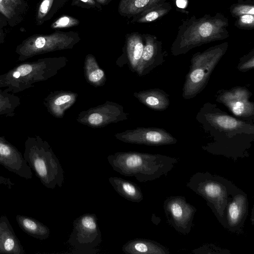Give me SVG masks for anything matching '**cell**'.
Here are the masks:
<instances>
[{"label": "cell", "instance_id": "6da1fadb", "mask_svg": "<svg viewBox=\"0 0 254 254\" xmlns=\"http://www.w3.org/2000/svg\"><path fill=\"white\" fill-rule=\"evenodd\" d=\"M228 25L227 18L220 13L199 18L192 16L179 26L171 49L172 55L185 54L201 45L226 39L229 36Z\"/></svg>", "mask_w": 254, "mask_h": 254}, {"label": "cell", "instance_id": "7a4b0ae2", "mask_svg": "<svg viewBox=\"0 0 254 254\" xmlns=\"http://www.w3.org/2000/svg\"><path fill=\"white\" fill-rule=\"evenodd\" d=\"M113 170L126 177H135L140 183L167 175L178 162L175 158L135 151L117 152L108 156Z\"/></svg>", "mask_w": 254, "mask_h": 254}, {"label": "cell", "instance_id": "3957f363", "mask_svg": "<svg viewBox=\"0 0 254 254\" xmlns=\"http://www.w3.org/2000/svg\"><path fill=\"white\" fill-rule=\"evenodd\" d=\"M66 63L64 57L46 58L18 64L0 74V88L13 94L20 92L53 77Z\"/></svg>", "mask_w": 254, "mask_h": 254}, {"label": "cell", "instance_id": "277c9868", "mask_svg": "<svg viewBox=\"0 0 254 254\" xmlns=\"http://www.w3.org/2000/svg\"><path fill=\"white\" fill-rule=\"evenodd\" d=\"M23 156L42 185L48 189L62 187L64 181L62 166L47 141L40 136H28Z\"/></svg>", "mask_w": 254, "mask_h": 254}, {"label": "cell", "instance_id": "5b68a950", "mask_svg": "<svg viewBox=\"0 0 254 254\" xmlns=\"http://www.w3.org/2000/svg\"><path fill=\"white\" fill-rule=\"evenodd\" d=\"M187 186L207 201L217 219L225 227V210L230 196L240 190L227 179L207 173H196Z\"/></svg>", "mask_w": 254, "mask_h": 254}, {"label": "cell", "instance_id": "8992f818", "mask_svg": "<svg viewBox=\"0 0 254 254\" xmlns=\"http://www.w3.org/2000/svg\"><path fill=\"white\" fill-rule=\"evenodd\" d=\"M228 45V43L225 42L192 56L183 88L184 99L195 97L204 88L212 72L226 52Z\"/></svg>", "mask_w": 254, "mask_h": 254}, {"label": "cell", "instance_id": "52a82bcc", "mask_svg": "<svg viewBox=\"0 0 254 254\" xmlns=\"http://www.w3.org/2000/svg\"><path fill=\"white\" fill-rule=\"evenodd\" d=\"M96 215L85 213L73 222L72 230L67 242L73 248V254H95L102 242V233Z\"/></svg>", "mask_w": 254, "mask_h": 254}, {"label": "cell", "instance_id": "ba28073f", "mask_svg": "<svg viewBox=\"0 0 254 254\" xmlns=\"http://www.w3.org/2000/svg\"><path fill=\"white\" fill-rule=\"evenodd\" d=\"M76 42L72 35L64 33L34 34L18 45L15 53L18 56V60L22 62L39 55L71 48Z\"/></svg>", "mask_w": 254, "mask_h": 254}, {"label": "cell", "instance_id": "9c48e42d", "mask_svg": "<svg viewBox=\"0 0 254 254\" xmlns=\"http://www.w3.org/2000/svg\"><path fill=\"white\" fill-rule=\"evenodd\" d=\"M128 115L124 112L122 105L107 101L102 105L81 112L76 120L79 123L88 127L99 128L126 120Z\"/></svg>", "mask_w": 254, "mask_h": 254}, {"label": "cell", "instance_id": "30bf717a", "mask_svg": "<svg viewBox=\"0 0 254 254\" xmlns=\"http://www.w3.org/2000/svg\"><path fill=\"white\" fill-rule=\"evenodd\" d=\"M165 212L170 224L178 232L186 235L192 226L195 208L180 196L167 198L164 203Z\"/></svg>", "mask_w": 254, "mask_h": 254}, {"label": "cell", "instance_id": "8fae6325", "mask_svg": "<svg viewBox=\"0 0 254 254\" xmlns=\"http://www.w3.org/2000/svg\"><path fill=\"white\" fill-rule=\"evenodd\" d=\"M115 137L124 142L159 146L176 143L177 139L162 128L157 127H137L117 133Z\"/></svg>", "mask_w": 254, "mask_h": 254}, {"label": "cell", "instance_id": "7c38bea8", "mask_svg": "<svg viewBox=\"0 0 254 254\" xmlns=\"http://www.w3.org/2000/svg\"><path fill=\"white\" fill-rule=\"evenodd\" d=\"M0 165L20 177L32 179V170L22 153L4 136L0 135Z\"/></svg>", "mask_w": 254, "mask_h": 254}, {"label": "cell", "instance_id": "4fadbf2b", "mask_svg": "<svg viewBox=\"0 0 254 254\" xmlns=\"http://www.w3.org/2000/svg\"><path fill=\"white\" fill-rule=\"evenodd\" d=\"M251 95L247 88L237 87L220 93L217 101L225 105L236 116L249 117L254 114V104L249 100Z\"/></svg>", "mask_w": 254, "mask_h": 254}, {"label": "cell", "instance_id": "5bb4252c", "mask_svg": "<svg viewBox=\"0 0 254 254\" xmlns=\"http://www.w3.org/2000/svg\"><path fill=\"white\" fill-rule=\"evenodd\" d=\"M164 61L161 42L154 36L145 35L142 54L135 72L139 76H144Z\"/></svg>", "mask_w": 254, "mask_h": 254}, {"label": "cell", "instance_id": "9a60e30c", "mask_svg": "<svg viewBox=\"0 0 254 254\" xmlns=\"http://www.w3.org/2000/svg\"><path fill=\"white\" fill-rule=\"evenodd\" d=\"M248 212L247 194L240 190L229 201L225 210V227L231 231H237L243 226Z\"/></svg>", "mask_w": 254, "mask_h": 254}, {"label": "cell", "instance_id": "2e32d148", "mask_svg": "<svg viewBox=\"0 0 254 254\" xmlns=\"http://www.w3.org/2000/svg\"><path fill=\"white\" fill-rule=\"evenodd\" d=\"M77 97L78 94L71 91H55L45 98L43 104L51 115L62 118L65 111L74 104Z\"/></svg>", "mask_w": 254, "mask_h": 254}, {"label": "cell", "instance_id": "e0dca14e", "mask_svg": "<svg viewBox=\"0 0 254 254\" xmlns=\"http://www.w3.org/2000/svg\"><path fill=\"white\" fill-rule=\"evenodd\" d=\"M25 251L5 215L0 217V254H23Z\"/></svg>", "mask_w": 254, "mask_h": 254}, {"label": "cell", "instance_id": "ac0fdd59", "mask_svg": "<svg viewBox=\"0 0 254 254\" xmlns=\"http://www.w3.org/2000/svg\"><path fill=\"white\" fill-rule=\"evenodd\" d=\"M28 9L25 0H0V13L10 27L20 24Z\"/></svg>", "mask_w": 254, "mask_h": 254}, {"label": "cell", "instance_id": "d6986e66", "mask_svg": "<svg viewBox=\"0 0 254 254\" xmlns=\"http://www.w3.org/2000/svg\"><path fill=\"white\" fill-rule=\"evenodd\" d=\"M126 254H168V250L158 242L146 239L130 240L122 247Z\"/></svg>", "mask_w": 254, "mask_h": 254}, {"label": "cell", "instance_id": "ffe728a7", "mask_svg": "<svg viewBox=\"0 0 254 254\" xmlns=\"http://www.w3.org/2000/svg\"><path fill=\"white\" fill-rule=\"evenodd\" d=\"M133 96L140 102L155 111H164L170 104L169 95L160 89H150L134 92Z\"/></svg>", "mask_w": 254, "mask_h": 254}, {"label": "cell", "instance_id": "44dd1931", "mask_svg": "<svg viewBox=\"0 0 254 254\" xmlns=\"http://www.w3.org/2000/svg\"><path fill=\"white\" fill-rule=\"evenodd\" d=\"M108 180L115 190L126 199L137 203L142 200L143 193L137 184L117 177H110Z\"/></svg>", "mask_w": 254, "mask_h": 254}, {"label": "cell", "instance_id": "7402d4cb", "mask_svg": "<svg viewBox=\"0 0 254 254\" xmlns=\"http://www.w3.org/2000/svg\"><path fill=\"white\" fill-rule=\"evenodd\" d=\"M207 122L214 127L226 132H235L246 129L248 126L246 123L222 113H210L206 115Z\"/></svg>", "mask_w": 254, "mask_h": 254}, {"label": "cell", "instance_id": "603a6c76", "mask_svg": "<svg viewBox=\"0 0 254 254\" xmlns=\"http://www.w3.org/2000/svg\"><path fill=\"white\" fill-rule=\"evenodd\" d=\"M16 220L22 231L35 239L44 240L50 237L48 227L33 217L17 214Z\"/></svg>", "mask_w": 254, "mask_h": 254}, {"label": "cell", "instance_id": "cb8c5ba5", "mask_svg": "<svg viewBox=\"0 0 254 254\" xmlns=\"http://www.w3.org/2000/svg\"><path fill=\"white\" fill-rule=\"evenodd\" d=\"M144 44L140 35L129 34L127 39L126 52L129 67L135 72L140 61Z\"/></svg>", "mask_w": 254, "mask_h": 254}, {"label": "cell", "instance_id": "d4e9b609", "mask_svg": "<svg viewBox=\"0 0 254 254\" xmlns=\"http://www.w3.org/2000/svg\"><path fill=\"white\" fill-rule=\"evenodd\" d=\"M166 0H121L119 11L124 16L131 17L139 14L147 9Z\"/></svg>", "mask_w": 254, "mask_h": 254}, {"label": "cell", "instance_id": "484cf974", "mask_svg": "<svg viewBox=\"0 0 254 254\" xmlns=\"http://www.w3.org/2000/svg\"><path fill=\"white\" fill-rule=\"evenodd\" d=\"M84 69L85 77L89 83L95 87L105 84L106 80L105 73L92 55L88 54L86 56Z\"/></svg>", "mask_w": 254, "mask_h": 254}, {"label": "cell", "instance_id": "4316f807", "mask_svg": "<svg viewBox=\"0 0 254 254\" xmlns=\"http://www.w3.org/2000/svg\"><path fill=\"white\" fill-rule=\"evenodd\" d=\"M21 104L20 99L14 94L0 89V116L12 117Z\"/></svg>", "mask_w": 254, "mask_h": 254}, {"label": "cell", "instance_id": "83f0119b", "mask_svg": "<svg viewBox=\"0 0 254 254\" xmlns=\"http://www.w3.org/2000/svg\"><path fill=\"white\" fill-rule=\"evenodd\" d=\"M171 9V5L168 2L156 4L140 13L136 21L147 23L155 21L167 14Z\"/></svg>", "mask_w": 254, "mask_h": 254}, {"label": "cell", "instance_id": "f1b7e54d", "mask_svg": "<svg viewBox=\"0 0 254 254\" xmlns=\"http://www.w3.org/2000/svg\"><path fill=\"white\" fill-rule=\"evenodd\" d=\"M55 0H42L40 2L36 14L35 20L37 25L42 24L49 14Z\"/></svg>", "mask_w": 254, "mask_h": 254}, {"label": "cell", "instance_id": "f546056e", "mask_svg": "<svg viewBox=\"0 0 254 254\" xmlns=\"http://www.w3.org/2000/svg\"><path fill=\"white\" fill-rule=\"evenodd\" d=\"M79 23L78 19L68 16H62L51 24L52 29L69 28L77 25Z\"/></svg>", "mask_w": 254, "mask_h": 254}, {"label": "cell", "instance_id": "4dcf8cb0", "mask_svg": "<svg viewBox=\"0 0 254 254\" xmlns=\"http://www.w3.org/2000/svg\"><path fill=\"white\" fill-rule=\"evenodd\" d=\"M233 16H240L245 14L254 15V6L252 4H236L231 9Z\"/></svg>", "mask_w": 254, "mask_h": 254}, {"label": "cell", "instance_id": "1f68e13d", "mask_svg": "<svg viewBox=\"0 0 254 254\" xmlns=\"http://www.w3.org/2000/svg\"><path fill=\"white\" fill-rule=\"evenodd\" d=\"M235 25L241 29H251L254 27V15L245 14L239 16Z\"/></svg>", "mask_w": 254, "mask_h": 254}, {"label": "cell", "instance_id": "d6a6232c", "mask_svg": "<svg viewBox=\"0 0 254 254\" xmlns=\"http://www.w3.org/2000/svg\"><path fill=\"white\" fill-rule=\"evenodd\" d=\"M254 66V56L253 53L250 56H246V58L243 57L238 65V69L241 71H246Z\"/></svg>", "mask_w": 254, "mask_h": 254}, {"label": "cell", "instance_id": "836d02e7", "mask_svg": "<svg viewBox=\"0 0 254 254\" xmlns=\"http://www.w3.org/2000/svg\"><path fill=\"white\" fill-rule=\"evenodd\" d=\"M0 185L4 186L11 189L14 186V183L9 178L0 176Z\"/></svg>", "mask_w": 254, "mask_h": 254}, {"label": "cell", "instance_id": "e575fe53", "mask_svg": "<svg viewBox=\"0 0 254 254\" xmlns=\"http://www.w3.org/2000/svg\"><path fill=\"white\" fill-rule=\"evenodd\" d=\"M7 25V22H0V44L3 43L5 38L4 27Z\"/></svg>", "mask_w": 254, "mask_h": 254}, {"label": "cell", "instance_id": "d590c367", "mask_svg": "<svg viewBox=\"0 0 254 254\" xmlns=\"http://www.w3.org/2000/svg\"><path fill=\"white\" fill-rule=\"evenodd\" d=\"M177 6L180 8H185L188 3V0H174Z\"/></svg>", "mask_w": 254, "mask_h": 254}, {"label": "cell", "instance_id": "8d00e7d4", "mask_svg": "<svg viewBox=\"0 0 254 254\" xmlns=\"http://www.w3.org/2000/svg\"><path fill=\"white\" fill-rule=\"evenodd\" d=\"M80 0L84 2H85V3L90 4H92V5L95 4V2L94 0Z\"/></svg>", "mask_w": 254, "mask_h": 254}, {"label": "cell", "instance_id": "74e56055", "mask_svg": "<svg viewBox=\"0 0 254 254\" xmlns=\"http://www.w3.org/2000/svg\"><path fill=\"white\" fill-rule=\"evenodd\" d=\"M7 22L6 20H5V18L0 13V22Z\"/></svg>", "mask_w": 254, "mask_h": 254}, {"label": "cell", "instance_id": "f35d334b", "mask_svg": "<svg viewBox=\"0 0 254 254\" xmlns=\"http://www.w3.org/2000/svg\"><path fill=\"white\" fill-rule=\"evenodd\" d=\"M98 2L101 4H105L108 0H96Z\"/></svg>", "mask_w": 254, "mask_h": 254}]
</instances>
